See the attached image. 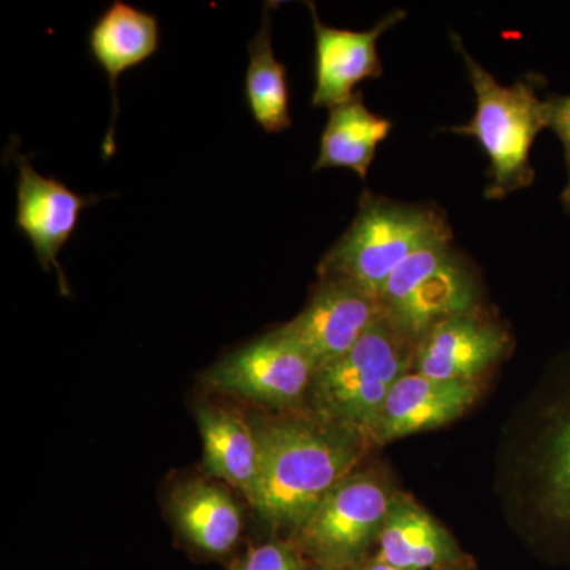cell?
<instances>
[{"label": "cell", "mask_w": 570, "mask_h": 570, "mask_svg": "<svg viewBox=\"0 0 570 570\" xmlns=\"http://www.w3.org/2000/svg\"><path fill=\"white\" fill-rule=\"evenodd\" d=\"M254 430L261 460L250 505L275 528L302 530L352 474L363 438L322 420H269L255 422Z\"/></svg>", "instance_id": "obj_1"}, {"label": "cell", "mask_w": 570, "mask_h": 570, "mask_svg": "<svg viewBox=\"0 0 570 570\" xmlns=\"http://www.w3.org/2000/svg\"><path fill=\"white\" fill-rule=\"evenodd\" d=\"M453 45L466 66L475 92V112L468 124L452 132L472 137L489 157V184L485 197L505 198L534 183L531 148L540 130L547 129L546 100L538 96L540 77L528 75L510 86L475 61L460 36L452 32Z\"/></svg>", "instance_id": "obj_2"}, {"label": "cell", "mask_w": 570, "mask_h": 570, "mask_svg": "<svg viewBox=\"0 0 570 570\" xmlns=\"http://www.w3.org/2000/svg\"><path fill=\"white\" fill-rule=\"evenodd\" d=\"M450 236L452 228L438 209L401 204L366 190L354 220L322 257L318 277H337L379 299L389 277L409 255Z\"/></svg>", "instance_id": "obj_3"}, {"label": "cell", "mask_w": 570, "mask_h": 570, "mask_svg": "<svg viewBox=\"0 0 570 570\" xmlns=\"http://www.w3.org/2000/svg\"><path fill=\"white\" fill-rule=\"evenodd\" d=\"M414 358L415 344L382 314L346 355L317 370L309 395L318 419L367 438L390 390Z\"/></svg>", "instance_id": "obj_4"}, {"label": "cell", "mask_w": 570, "mask_h": 570, "mask_svg": "<svg viewBox=\"0 0 570 570\" xmlns=\"http://www.w3.org/2000/svg\"><path fill=\"white\" fill-rule=\"evenodd\" d=\"M474 273L450 238L436 239L409 255L384 285V316L417 346L423 335L456 314L478 309Z\"/></svg>", "instance_id": "obj_5"}, {"label": "cell", "mask_w": 570, "mask_h": 570, "mask_svg": "<svg viewBox=\"0 0 570 570\" xmlns=\"http://www.w3.org/2000/svg\"><path fill=\"white\" fill-rule=\"evenodd\" d=\"M393 498L376 472H352L295 532L294 546L321 569L352 570L379 540Z\"/></svg>", "instance_id": "obj_6"}, {"label": "cell", "mask_w": 570, "mask_h": 570, "mask_svg": "<svg viewBox=\"0 0 570 570\" xmlns=\"http://www.w3.org/2000/svg\"><path fill=\"white\" fill-rule=\"evenodd\" d=\"M316 363L279 328L236 348L206 373V382L225 395L268 407H287L309 393Z\"/></svg>", "instance_id": "obj_7"}, {"label": "cell", "mask_w": 570, "mask_h": 570, "mask_svg": "<svg viewBox=\"0 0 570 570\" xmlns=\"http://www.w3.org/2000/svg\"><path fill=\"white\" fill-rule=\"evenodd\" d=\"M382 314L381 302L355 285L318 277L305 309L279 330L321 370L346 355Z\"/></svg>", "instance_id": "obj_8"}, {"label": "cell", "mask_w": 570, "mask_h": 570, "mask_svg": "<svg viewBox=\"0 0 570 570\" xmlns=\"http://www.w3.org/2000/svg\"><path fill=\"white\" fill-rule=\"evenodd\" d=\"M532 489L542 530L570 557V362L542 409L532 456Z\"/></svg>", "instance_id": "obj_9"}, {"label": "cell", "mask_w": 570, "mask_h": 570, "mask_svg": "<svg viewBox=\"0 0 570 570\" xmlns=\"http://www.w3.org/2000/svg\"><path fill=\"white\" fill-rule=\"evenodd\" d=\"M13 160L18 168V230L31 243L45 272L58 269L62 291L67 294L59 253L77 230L81 213L99 198L73 193L59 179L39 175L31 160L20 153L13 154Z\"/></svg>", "instance_id": "obj_10"}, {"label": "cell", "mask_w": 570, "mask_h": 570, "mask_svg": "<svg viewBox=\"0 0 570 570\" xmlns=\"http://www.w3.org/2000/svg\"><path fill=\"white\" fill-rule=\"evenodd\" d=\"M510 347L508 332L479 309L431 326L415 346L414 366L423 376L448 382H478Z\"/></svg>", "instance_id": "obj_11"}, {"label": "cell", "mask_w": 570, "mask_h": 570, "mask_svg": "<svg viewBox=\"0 0 570 570\" xmlns=\"http://www.w3.org/2000/svg\"><path fill=\"white\" fill-rule=\"evenodd\" d=\"M306 6L316 36V88L311 104L330 110L351 99L358 82L382 77L384 69L377 55V41L382 33L406 18V11H390L370 31H348L322 22L316 3Z\"/></svg>", "instance_id": "obj_12"}, {"label": "cell", "mask_w": 570, "mask_h": 570, "mask_svg": "<svg viewBox=\"0 0 570 570\" xmlns=\"http://www.w3.org/2000/svg\"><path fill=\"white\" fill-rule=\"evenodd\" d=\"M479 382H448L409 371L390 390L367 439L392 442L461 417L479 396Z\"/></svg>", "instance_id": "obj_13"}, {"label": "cell", "mask_w": 570, "mask_h": 570, "mask_svg": "<svg viewBox=\"0 0 570 570\" xmlns=\"http://www.w3.org/2000/svg\"><path fill=\"white\" fill-rule=\"evenodd\" d=\"M159 41L160 28L157 18L122 0L112 2L89 32V51L94 61L107 73L111 88V118L102 142L104 159H110L116 149L118 80L127 70L151 59L159 48Z\"/></svg>", "instance_id": "obj_14"}, {"label": "cell", "mask_w": 570, "mask_h": 570, "mask_svg": "<svg viewBox=\"0 0 570 570\" xmlns=\"http://www.w3.org/2000/svg\"><path fill=\"white\" fill-rule=\"evenodd\" d=\"M377 542V560L396 570H438L464 562L450 532L401 494L393 498Z\"/></svg>", "instance_id": "obj_15"}, {"label": "cell", "mask_w": 570, "mask_h": 570, "mask_svg": "<svg viewBox=\"0 0 570 570\" xmlns=\"http://www.w3.org/2000/svg\"><path fill=\"white\" fill-rule=\"evenodd\" d=\"M170 510L183 538L209 557L230 553L242 535V509L230 491L217 483H183L171 493Z\"/></svg>", "instance_id": "obj_16"}, {"label": "cell", "mask_w": 570, "mask_h": 570, "mask_svg": "<svg viewBox=\"0 0 570 570\" xmlns=\"http://www.w3.org/2000/svg\"><path fill=\"white\" fill-rule=\"evenodd\" d=\"M197 420L208 474L224 480L242 491L247 501H253L261 460L254 425L236 412L213 404L198 407Z\"/></svg>", "instance_id": "obj_17"}, {"label": "cell", "mask_w": 570, "mask_h": 570, "mask_svg": "<svg viewBox=\"0 0 570 570\" xmlns=\"http://www.w3.org/2000/svg\"><path fill=\"white\" fill-rule=\"evenodd\" d=\"M392 127L389 118L366 107L362 92H355L346 102L330 108L313 171L347 168L365 179L379 145L389 137Z\"/></svg>", "instance_id": "obj_18"}, {"label": "cell", "mask_w": 570, "mask_h": 570, "mask_svg": "<svg viewBox=\"0 0 570 570\" xmlns=\"http://www.w3.org/2000/svg\"><path fill=\"white\" fill-rule=\"evenodd\" d=\"M273 3H265L261 29L247 45L246 102L258 127L281 134L291 127L287 67L277 61L273 48Z\"/></svg>", "instance_id": "obj_19"}, {"label": "cell", "mask_w": 570, "mask_h": 570, "mask_svg": "<svg viewBox=\"0 0 570 570\" xmlns=\"http://www.w3.org/2000/svg\"><path fill=\"white\" fill-rule=\"evenodd\" d=\"M230 570H309V566L292 543L268 542L247 551Z\"/></svg>", "instance_id": "obj_20"}, {"label": "cell", "mask_w": 570, "mask_h": 570, "mask_svg": "<svg viewBox=\"0 0 570 570\" xmlns=\"http://www.w3.org/2000/svg\"><path fill=\"white\" fill-rule=\"evenodd\" d=\"M547 129L553 130L564 149L570 183V94L569 96H550L546 99Z\"/></svg>", "instance_id": "obj_21"}, {"label": "cell", "mask_w": 570, "mask_h": 570, "mask_svg": "<svg viewBox=\"0 0 570 570\" xmlns=\"http://www.w3.org/2000/svg\"><path fill=\"white\" fill-rule=\"evenodd\" d=\"M363 570H396L395 568H392V566L385 564L384 561L377 560V558H374L373 561L370 562V564L366 566Z\"/></svg>", "instance_id": "obj_22"}, {"label": "cell", "mask_w": 570, "mask_h": 570, "mask_svg": "<svg viewBox=\"0 0 570 570\" xmlns=\"http://www.w3.org/2000/svg\"><path fill=\"white\" fill-rule=\"evenodd\" d=\"M562 205H564L566 212L570 214V183L566 186L564 193L561 195Z\"/></svg>", "instance_id": "obj_23"}, {"label": "cell", "mask_w": 570, "mask_h": 570, "mask_svg": "<svg viewBox=\"0 0 570 570\" xmlns=\"http://www.w3.org/2000/svg\"><path fill=\"white\" fill-rule=\"evenodd\" d=\"M438 570H466V568H464V562H461V564L449 566V568H442Z\"/></svg>", "instance_id": "obj_24"}, {"label": "cell", "mask_w": 570, "mask_h": 570, "mask_svg": "<svg viewBox=\"0 0 570 570\" xmlns=\"http://www.w3.org/2000/svg\"><path fill=\"white\" fill-rule=\"evenodd\" d=\"M321 570H344V569H321Z\"/></svg>", "instance_id": "obj_25"}]
</instances>
